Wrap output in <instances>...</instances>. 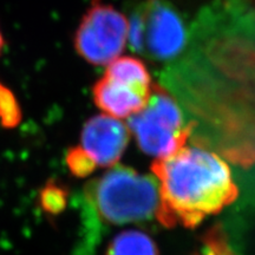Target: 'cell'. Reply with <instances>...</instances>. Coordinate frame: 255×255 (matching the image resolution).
Segmentation results:
<instances>
[{
  "label": "cell",
  "mask_w": 255,
  "mask_h": 255,
  "mask_svg": "<svg viewBox=\"0 0 255 255\" xmlns=\"http://www.w3.org/2000/svg\"><path fill=\"white\" fill-rule=\"evenodd\" d=\"M151 170L159 183L156 218L164 227L195 228L238 197L227 163L201 146L155 159Z\"/></svg>",
  "instance_id": "1"
},
{
  "label": "cell",
  "mask_w": 255,
  "mask_h": 255,
  "mask_svg": "<svg viewBox=\"0 0 255 255\" xmlns=\"http://www.w3.org/2000/svg\"><path fill=\"white\" fill-rule=\"evenodd\" d=\"M231 26L219 37L218 115L233 129L237 155L255 159V6L237 0L231 6Z\"/></svg>",
  "instance_id": "2"
},
{
  "label": "cell",
  "mask_w": 255,
  "mask_h": 255,
  "mask_svg": "<svg viewBox=\"0 0 255 255\" xmlns=\"http://www.w3.org/2000/svg\"><path fill=\"white\" fill-rule=\"evenodd\" d=\"M157 189L152 177L132 168L117 165L89 183L85 197L104 223L127 225L156 216Z\"/></svg>",
  "instance_id": "3"
},
{
  "label": "cell",
  "mask_w": 255,
  "mask_h": 255,
  "mask_svg": "<svg viewBox=\"0 0 255 255\" xmlns=\"http://www.w3.org/2000/svg\"><path fill=\"white\" fill-rule=\"evenodd\" d=\"M194 123H186L183 114L169 92L151 85V94L143 109L129 119V129L145 154L157 158L170 156L186 146Z\"/></svg>",
  "instance_id": "4"
},
{
  "label": "cell",
  "mask_w": 255,
  "mask_h": 255,
  "mask_svg": "<svg viewBox=\"0 0 255 255\" xmlns=\"http://www.w3.org/2000/svg\"><path fill=\"white\" fill-rule=\"evenodd\" d=\"M128 39L135 52L158 62L180 56L188 33L178 11L167 0H149L131 17Z\"/></svg>",
  "instance_id": "5"
},
{
  "label": "cell",
  "mask_w": 255,
  "mask_h": 255,
  "mask_svg": "<svg viewBox=\"0 0 255 255\" xmlns=\"http://www.w3.org/2000/svg\"><path fill=\"white\" fill-rule=\"evenodd\" d=\"M128 30L129 21L119 9L92 0L76 30V52L92 65H108L124 50Z\"/></svg>",
  "instance_id": "6"
},
{
  "label": "cell",
  "mask_w": 255,
  "mask_h": 255,
  "mask_svg": "<svg viewBox=\"0 0 255 255\" xmlns=\"http://www.w3.org/2000/svg\"><path fill=\"white\" fill-rule=\"evenodd\" d=\"M128 143V128L115 117L103 114L87 121L78 148L96 169L109 168L120 161Z\"/></svg>",
  "instance_id": "7"
},
{
  "label": "cell",
  "mask_w": 255,
  "mask_h": 255,
  "mask_svg": "<svg viewBox=\"0 0 255 255\" xmlns=\"http://www.w3.org/2000/svg\"><path fill=\"white\" fill-rule=\"evenodd\" d=\"M150 88H137L103 76L92 88L95 104L115 119H126L139 113L148 103Z\"/></svg>",
  "instance_id": "8"
},
{
  "label": "cell",
  "mask_w": 255,
  "mask_h": 255,
  "mask_svg": "<svg viewBox=\"0 0 255 255\" xmlns=\"http://www.w3.org/2000/svg\"><path fill=\"white\" fill-rule=\"evenodd\" d=\"M104 76L113 81L137 88H150L151 76L145 64L135 57H119L108 64Z\"/></svg>",
  "instance_id": "9"
},
{
  "label": "cell",
  "mask_w": 255,
  "mask_h": 255,
  "mask_svg": "<svg viewBox=\"0 0 255 255\" xmlns=\"http://www.w3.org/2000/svg\"><path fill=\"white\" fill-rule=\"evenodd\" d=\"M107 255H159L157 245L144 232L129 229L111 240Z\"/></svg>",
  "instance_id": "10"
},
{
  "label": "cell",
  "mask_w": 255,
  "mask_h": 255,
  "mask_svg": "<svg viewBox=\"0 0 255 255\" xmlns=\"http://www.w3.org/2000/svg\"><path fill=\"white\" fill-rule=\"evenodd\" d=\"M20 104L8 87L0 81V124L6 129H13L21 122Z\"/></svg>",
  "instance_id": "11"
},
{
  "label": "cell",
  "mask_w": 255,
  "mask_h": 255,
  "mask_svg": "<svg viewBox=\"0 0 255 255\" xmlns=\"http://www.w3.org/2000/svg\"><path fill=\"white\" fill-rule=\"evenodd\" d=\"M66 165L70 171L77 177H87L92 171L96 170L94 164L83 154V151L77 146L69 149L66 154Z\"/></svg>",
  "instance_id": "12"
},
{
  "label": "cell",
  "mask_w": 255,
  "mask_h": 255,
  "mask_svg": "<svg viewBox=\"0 0 255 255\" xmlns=\"http://www.w3.org/2000/svg\"><path fill=\"white\" fill-rule=\"evenodd\" d=\"M64 197H65V194L58 187L47 186L41 194V203L47 212L57 213L63 208L64 202H65Z\"/></svg>",
  "instance_id": "13"
},
{
  "label": "cell",
  "mask_w": 255,
  "mask_h": 255,
  "mask_svg": "<svg viewBox=\"0 0 255 255\" xmlns=\"http://www.w3.org/2000/svg\"><path fill=\"white\" fill-rule=\"evenodd\" d=\"M4 44H5L4 37H2V33H1V31H0V53H1L2 49H4Z\"/></svg>",
  "instance_id": "14"
}]
</instances>
